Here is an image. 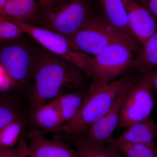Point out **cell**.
Instances as JSON below:
<instances>
[{"label":"cell","mask_w":157,"mask_h":157,"mask_svg":"<svg viewBox=\"0 0 157 157\" xmlns=\"http://www.w3.org/2000/svg\"><path fill=\"white\" fill-rule=\"evenodd\" d=\"M82 73L75 65L48 51L39 52L35 56L32 76L31 109L79 87L83 80Z\"/></svg>","instance_id":"1"},{"label":"cell","mask_w":157,"mask_h":157,"mask_svg":"<svg viewBox=\"0 0 157 157\" xmlns=\"http://www.w3.org/2000/svg\"><path fill=\"white\" fill-rule=\"evenodd\" d=\"M133 82L128 76L108 83L93 81L78 112L72 119L57 128L40 132L44 134L63 132L81 136L109 110L118 97Z\"/></svg>","instance_id":"2"},{"label":"cell","mask_w":157,"mask_h":157,"mask_svg":"<svg viewBox=\"0 0 157 157\" xmlns=\"http://www.w3.org/2000/svg\"><path fill=\"white\" fill-rule=\"evenodd\" d=\"M68 38L78 50L93 56L116 43L127 45L138 54L142 49L135 39L101 16L90 17L79 30Z\"/></svg>","instance_id":"3"},{"label":"cell","mask_w":157,"mask_h":157,"mask_svg":"<svg viewBox=\"0 0 157 157\" xmlns=\"http://www.w3.org/2000/svg\"><path fill=\"white\" fill-rule=\"evenodd\" d=\"M90 18L85 0H56L39 10L35 25L69 38Z\"/></svg>","instance_id":"4"},{"label":"cell","mask_w":157,"mask_h":157,"mask_svg":"<svg viewBox=\"0 0 157 157\" xmlns=\"http://www.w3.org/2000/svg\"><path fill=\"white\" fill-rule=\"evenodd\" d=\"M24 33L36 40L49 52L65 59L89 76L92 56L78 50L68 38L46 29L9 17Z\"/></svg>","instance_id":"5"},{"label":"cell","mask_w":157,"mask_h":157,"mask_svg":"<svg viewBox=\"0 0 157 157\" xmlns=\"http://www.w3.org/2000/svg\"><path fill=\"white\" fill-rule=\"evenodd\" d=\"M132 52L130 47L123 44L108 46L92 56L89 77L93 81L103 83L114 81L132 67Z\"/></svg>","instance_id":"6"},{"label":"cell","mask_w":157,"mask_h":157,"mask_svg":"<svg viewBox=\"0 0 157 157\" xmlns=\"http://www.w3.org/2000/svg\"><path fill=\"white\" fill-rule=\"evenodd\" d=\"M154 104L153 90L146 78L143 76L133 82L122 106L119 129L150 117Z\"/></svg>","instance_id":"7"},{"label":"cell","mask_w":157,"mask_h":157,"mask_svg":"<svg viewBox=\"0 0 157 157\" xmlns=\"http://www.w3.org/2000/svg\"><path fill=\"white\" fill-rule=\"evenodd\" d=\"M35 61V56L24 45H7L0 51V64L17 85L25 84L32 76Z\"/></svg>","instance_id":"8"},{"label":"cell","mask_w":157,"mask_h":157,"mask_svg":"<svg viewBox=\"0 0 157 157\" xmlns=\"http://www.w3.org/2000/svg\"><path fill=\"white\" fill-rule=\"evenodd\" d=\"M130 86L118 97L109 110L81 135L82 136L80 138L81 140L97 145L113 143L114 139L113 135L118 126L121 109Z\"/></svg>","instance_id":"9"},{"label":"cell","mask_w":157,"mask_h":157,"mask_svg":"<svg viewBox=\"0 0 157 157\" xmlns=\"http://www.w3.org/2000/svg\"><path fill=\"white\" fill-rule=\"evenodd\" d=\"M129 26L142 45L157 31V19L143 0H122Z\"/></svg>","instance_id":"10"},{"label":"cell","mask_w":157,"mask_h":157,"mask_svg":"<svg viewBox=\"0 0 157 157\" xmlns=\"http://www.w3.org/2000/svg\"><path fill=\"white\" fill-rule=\"evenodd\" d=\"M25 136L34 157H80L76 150L60 141L48 139L39 130L25 133Z\"/></svg>","instance_id":"11"},{"label":"cell","mask_w":157,"mask_h":157,"mask_svg":"<svg viewBox=\"0 0 157 157\" xmlns=\"http://www.w3.org/2000/svg\"><path fill=\"white\" fill-rule=\"evenodd\" d=\"M157 137V124L150 117L136 122L125 128L116 139L131 143L142 144L155 148Z\"/></svg>","instance_id":"12"},{"label":"cell","mask_w":157,"mask_h":157,"mask_svg":"<svg viewBox=\"0 0 157 157\" xmlns=\"http://www.w3.org/2000/svg\"><path fill=\"white\" fill-rule=\"evenodd\" d=\"M94 2L101 17L135 40L136 37L129 26L122 0H94Z\"/></svg>","instance_id":"13"},{"label":"cell","mask_w":157,"mask_h":157,"mask_svg":"<svg viewBox=\"0 0 157 157\" xmlns=\"http://www.w3.org/2000/svg\"><path fill=\"white\" fill-rule=\"evenodd\" d=\"M30 119L34 126L42 131H48L61 124L60 113L54 99L31 109Z\"/></svg>","instance_id":"14"},{"label":"cell","mask_w":157,"mask_h":157,"mask_svg":"<svg viewBox=\"0 0 157 157\" xmlns=\"http://www.w3.org/2000/svg\"><path fill=\"white\" fill-rule=\"evenodd\" d=\"M39 11V4L36 0H8L4 9V16L35 25Z\"/></svg>","instance_id":"15"},{"label":"cell","mask_w":157,"mask_h":157,"mask_svg":"<svg viewBox=\"0 0 157 157\" xmlns=\"http://www.w3.org/2000/svg\"><path fill=\"white\" fill-rule=\"evenodd\" d=\"M131 68L143 74L157 71V31L143 45L138 56L133 60Z\"/></svg>","instance_id":"16"},{"label":"cell","mask_w":157,"mask_h":157,"mask_svg":"<svg viewBox=\"0 0 157 157\" xmlns=\"http://www.w3.org/2000/svg\"><path fill=\"white\" fill-rule=\"evenodd\" d=\"M85 95L81 92H68L55 98L60 113L61 124L71 120L75 116L81 107Z\"/></svg>","instance_id":"17"},{"label":"cell","mask_w":157,"mask_h":157,"mask_svg":"<svg viewBox=\"0 0 157 157\" xmlns=\"http://www.w3.org/2000/svg\"><path fill=\"white\" fill-rule=\"evenodd\" d=\"M76 151L80 157H123L114 143L97 145L87 143L80 138L74 141Z\"/></svg>","instance_id":"18"},{"label":"cell","mask_w":157,"mask_h":157,"mask_svg":"<svg viewBox=\"0 0 157 157\" xmlns=\"http://www.w3.org/2000/svg\"><path fill=\"white\" fill-rule=\"evenodd\" d=\"M22 118L12 122L0 129V144L4 148H13L23 132Z\"/></svg>","instance_id":"19"},{"label":"cell","mask_w":157,"mask_h":157,"mask_svg":"<svg viewBox=\"0 0 157 157\" xmlns=\"http://www.w3.org/2000/svg\"><path fill=\"white\" fill-rule=\"evenodd\" d=\"M113 143L124 157H156L155 148L145 144L129 143L116 139Z\"/></svg>","instance_id":"20"},{"label":"cell","mask_w":157,"mask_h":157,"mask_svg":"<svg viewBox=\"0 0 157 157\" xmlns=\"http://www.w3.org/2000/svg\"><path fill=\"white\" fill-rule=\"evenodd\" d=\"M23 32L9 17L0 15V41L18 39Z\"/></svg>","instance_id":"21"},{"label":"cell","mask_w":157,"mask_h":157,"mask_svg":"<svg viewBox=\"0 0 157 157\" xmlns=\"http://www.w3.org/2000/svg\"><path fill=\"white\" fill-rule=\"evenodd\" d=\"M21 118V113L16 106L11 103L0 101V129Z\"/></svg>","instance_id":"22"},{"label":"cell","mask_w":157,"mask_h":157,"mask_svg":"<svg viewBox=\"0 0 157 157\" xmlns=\"http://www.w3.org/2000/svg\"><path fill=\"white\" fill-rule=\"evenodd\" d=\"M16 150L17 157H34L29 148L25 133L24 131L17 142V147Z\"/></svg>","instance_id":"23"},{"label":"cell","mask_w":157,"mask_h":157,"mask_svg":"<svg viewBox=\"0 0 157 157\" xmlns=\"http://www.w3.org/2000/svg\"><path fill=\"white\" fill-rule=\"evenodd\" d=\"M15 85L12 78L0 64V90H7Z\"/></svg>","instance_id":"24"},{"label":"cell","mask_w":157,"mask_h":157,"mask_svg":"<svg viewBox=\"0 0 157 157\" xmlns=\"http://www.w3.org/2000/svg\"><path fill=\"white\" fill-rule=\"evenodd\" d=\"M143 76L147 79L152 89L157 96V71H149L144 73Z\"/></svg>","instance_id":"25"},{"label":"cell","mask_w":157,"mask_h":157,"mask_svg":"<svg viewBox=\"0 0 157 157\" xmlns=\"http://www.w3.org/2000/svg\"><path fill=\"white\" fill-rule=\"evenodd\" d=\"M144 2L157 19V0H143Z\"/></svg>","instance_id":"26"},{"label":"cell","mask_w":157,"mask_h":157,"mask_svg":"<svg viewBox=\"0 0 157 157\" xmlns=\"http://www.w3.org/2000/svg\"><path fill=\"white\" fill-rule=\"evenodd\" d=\"M0 157H17L16 149L7 148L0 153Z\"/></svg>","instance_id":"27"},{"label":"cell","mask_w":157,"mask_h":157,"mask_svg":"<svg viewBox=\"0 0 157 157\" xmlns=\"http://www.w3.org/2000/svg\"><path fill=\"white\" fill-rule=\"evenodd\" d=\"M56 0H39V10L45 8Z\"/></svg>","instance_id":"28"},{"label":"cell","mask_w":157,"mask_h":157,"mask_svg":"<svg viewBox=\"0 0 157 157\" xmlns=\"http://www.w3.org/2000/svg\"><path fill=\"white\" fill-rule=\"evenodd\" d=\"M8 0H0V15L4 16V9Z\"/></svg>","instance_id":"29"},{"label":"cell","mask_w":157,"mask_h":157,"mask_svg":"<svg viewBox=\"0 0 157 157\" xmlns=\"http://www.w3.org/2000/svg\"><path fill=\"white\" fill-rule=\"evenodd\" d=\"M154 152L155 155L156 157H157V146L155 147Z\"/></svg>","instance_id":"30"},{"label":"cell","mask_w":157,"mask_h":157,"mask_svg":"<svg viewBox=\"0 0 157 157\" xmlns=\"http://www.w3.org/2000/svg\"><path fill=\"white\" fill-rule=\"evenodd\" d=\"M5 149H6L4 148V147H2V145L0 144V153L2 152V151L5 150Z\"/></svg>","instance_id":"31"}]
</instances>
